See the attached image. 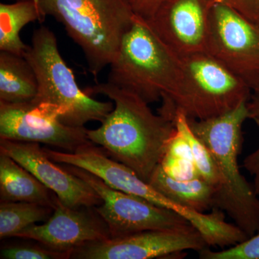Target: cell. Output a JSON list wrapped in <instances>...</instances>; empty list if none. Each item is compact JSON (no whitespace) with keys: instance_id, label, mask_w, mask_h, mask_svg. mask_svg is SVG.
Instances as JSON below:
<instances>
[{"instance_id":"cell-1","label":"cell","mask_w":259,"mask_h":259,"mask_svg":"<svg viewBox=\"0 0 259 259\" xmlns=\"http://www.w3.org/2000/svg\"><path fill=\"white\" fill-rule=\"evenodd\" d=\"M84 91L107 97L114 104L100 127L88 130L89 140L148 182L176 131L175 121L153 113L149 104L136 94L107 81Z\"/></svg>"},{"instance_id":"cell-2","label":"cell","mask_w":259,"mask_h":259,"mask_svg":"<svg viewBox=\"0 0 259 259\" xmlns=\"http://www.w3.org/2000/svg\"><path fill=\"white\" fill-rule=\"evenodd\" d=\"M250 118L248 102L214 118L188 119L192 132L209 148L217 164L221 183L214 209L228 214L248 238L259 233V197L240 171L238 157L243 142L242 127Z\"/></svg>"},{"instance_id":"cell-3","label":"cell","mask_w":259,"mask_h":259,"mask_svg":"<svg viewBox=\"0 0 259 259\" xmlns=\"http://www.w3.org/2000/svg\"><path fill=\"white\" fill-rule=\"evenodd\" d=\"M107 82L136 94L148 104L171 97L182 78V63L148 21L135 15L114 60Z\"/></svg>"},{"instance_id":"cell-4","label":"cell","mask_w":259,"mask_h":259,"mask_svg":"<svg viewBox=\"0 0 259 259\" xmlns=\"http://www.w3.org/2000/svg\"><path fill=\"white\" fill-rule=\"evenodd\" d=\"M44 16L64 25L97 78L114 60L135 14L131 0H37Z\"/></svg>"},{"instance_id":"cell-5","label":"cell","mask_w":259,"mask_h":259,"mask_svg":"<svg viewBox=\"0 0 259 259\" xmlns=\"http://www.w3.org/2000/svg\"><path fill=\"white\" fill-rule=\"evenodd\" d=\"M24 56L37 77V95L31 102L54 107L65 125L81 127L90 121L102 122L113 110V102L98 101L81 90L61 56L55 34L48 27L34 30Z\"/></svg>"},{"instance_id":"cell-6","label":"cell","mask_w":259,"mask_h":259,"mask_svg":"<svg viewBox=\"0 0 259 259\" xmlns=\"http://www.w3.org/2000/svg\"><path fill=\"white\" fill-rule=\"evenodd\" d=\"M182 78L171 97H162L158 113L171 118L182 111L188 119L204 120L235 110L249 101L251 89L207 53L181 58Z\"/></svg>"},{"instance_id":"cell-7","label":"cell","mask_w":259,"mask_h":259,"mask_svg":"<svg viewBox=\"0 0 259 259\" xmlns=\"http://www.w3.org/2000/svg\"><path fill=\"white\" fill-rule=\"evenodd\" d=\"M61 165L70 173L86 182L101 197L102 203L95 209L106 223L110 238L148 230L177 229L193 226L175 211L158 207L134 194L115 190L96 175L83 168Z\"/></svg>"},{"instance_id":"cell-8","label":"cell","mask_w":259,"mask_h":259,"mask_svg":"<svg viewBox=\"0 0 259 259\" xmlns=\"http://www.w3.org/2000/svg\"><path fill=\"white\" fill-rule=\"evenodd\" d=\"M207 54L251 90L259 87V25L218 1L211 12Z\"/></svg>"},{"instance_id":"cell-9","label":"cell","mask_w":259,"mask_h":259,"mask_svg":"<svg viewBox=\"0 0 259 259\" xmlns=\"http://www.w3.org/2000/svg\"><path fill=\"white\" fill-rule=\"evenodd\" d=\"M88 130L62 123L56 109L47 104L0 101V139L46 144L74 152L93 143Z\"/></svg>"},{"instance_id":"cell-10","label":"cell","mask_w":259,"mask_h":259,"mask_svg":"<svg viewBox=\"0 0 259 259\" xmlns=\"http://www.w3.org/2000/svg\"><path fill=\"white\" fill-rule=\"evenodd\" d=\"M207 242L194 226L177 229L148 230L109 238L76 248L71 258L150 259L176 254L185 250L207 248Z\"/></svg>"},{"instance_id":"cell-11","label":"cell","mask_w":259,"mask_h":259,"mask_svg":"<svg viewBox=\"0 0 259 259\" xmlns=\"http://www.w3.org/2000/svg\"><path fill=\"white\" fill-rule=\"evenodd\" d=\"M216 1L164 0L148 22L162 41L179 57L207 54L209 20Z\"/></svg>"},{"instance_id":"cell-12","label":"cell","mask_w":259,"mask_h":259,"mask_svg":"<svg viewBox=\"0 0 259 259\" xmlns=\"http://www.w3.org/2000/svg\"><path fill=\"white\" fill-rule=\"evenodd\" d=\"M15 237L32 240L49 249L70 255L76 248L111 238L106 223L95 207L71 208L59 199L45 223L32 225Z\"/></svg>"},{"instance_id":"cell-13","label":"cell","mask_w":259,"mask_h":259,"mask_svg":"<svg viewBox=\"0 0 259 259\" xmlns=\"http://www.w3.org/2000/svg\"><path fill=\"white\" fill-rule=\"evenodd\" d=\"M0 153L31 172L67 207H95L102 203L101 197L86 182L51 160L40 144L0 139Z\"/></svg>"},{"instance_id":"cell-14","label":"cell","mask_w":259,"mask_h":259,"mask_svg":"<svg viewBox=\"0 0 259 259\" xmlns=\"http://www.w3.org/2000/svg\"><path fill=\"white\" fill-rule=\"evenodd\" d=\"M0 200L30 202L55 209L59 198L27 168L0 153Z\"/></svg>"},{"instance_id":"cell-15","label":"cell","mask_w":259,"mask_h":259,"mask_svg":"<svg viewBox=\"0 0 259 259\" xmlns=\"http://www.w3.org/2000/svg\"><path fill=\"white\" fill-rule=\"evenodd\" d=\"M153 187L176 203L197 212L214 209L217 189L202 178L177 180L158 165L148 181Z\"/></svg>"},{"instance_id":"cell-16","label":"cell","mask_w":259,"mask_h":259,"mask_svg":"<svg viewBox=\"0 0 259 259\" xmlns=\"http://www.w3.org/2000/svg\"><path fill=\"white\" fill-rule=\"evenodd\" d=\"M37 92L36 75L25 56L0 51V101L31 102Z\"/></svg>"},{"instance_id":"cell-17","label":"cell","mask_w":259,"mask_h":259,"mask_svg":"<svg viewBox=\"0 0 259 259\" xmlns=\"http://www.w3.org/2000/svg\"><path fill=\"white\" fill-rule=\"evenodd\" d=\"M37 0H20L0 4V51L24 56L28 50L20 37L24 27L33 22L45 20Z\"/></svg>"},{"instance_id":"cell-18","label":"cell","mask_w":259,"mask_h":259,"mask_svg":"<svg viewBox=\"0 0 259 259\" xmlns=\"http://www.w3.org/2000/svg\"><path fill=\"white\" fill-rule=\"evenodd\" d=\"M54 209L41 204L23 202L0 203V238L15 237L32 225L46 222Z\"/></svg>"},{"instance_id":"cell-19","label":"cell","mask_w":259,"mask_h":259,"mask_svg":"<svg viewBox=\"0 0 259 259\" xmlns=\"http://www.w3.org/2000/svg\"><path fill=\"white\" fill-rule=\"evenodd\" d=\"M172 119L177 131L185 138L192 151L196 168L199 177L216 189L221 183V177L215 161L209 148L192 132L187 116L182 111H176Z\"/></svg>"},{"instance_id":"cell-20","label":"cell","mask_w":259,"mask_h":259,"mask_svg":"<svg viewBox=\"0 0 259 259\" xmlns=\"http://www.w3.org/2000/svg\"><path fill=\"white\" fill-rule=\"evenodd\" d=\"M160 165L166 175L175 180H190L200 177L190 146L177 128L167 144Z\"/></svg>"},{"instance_id":"cell-21","label":"cell","mask_w":259,"mask_h":259,"mask_svg":"<svg viewBox=\"0 0 259 259\" xmlns=\"http://www.w3.org/2000/svg\"><path fill=\"white\" fill-rule=\"evenodd\" d=\"M199 255L202 259H259V233L228 249L214 251L204 248Z\"/></svg>"},{"instance_id":"cell-22","label":"cell","mask_w":259,"mask_h":259,"mask_svg":"<svg viewBox=\"0 0 259 259\" xmlns=\"http://www.w3.org/2000/svg\"><path fill=\"white\" fill-rule=\"evenodd\" d=\"M68 253L55 251L40 245H20L1 250L2 259H68Z\"/></svg>"},{"instance_id":"cell-23","label":"cell","mask_w":259,"mask_h":259,"mask_svg":"<svg viewBox=\"0 0 259 259\" xmlns=\"http://www.w3.org/2000/svg\"><path fill=\"white\" fill-rule=\"evenodd\" d=\"M253 91L250 102H248L250 119H253L259 125V87ZM243 167L253 177V187L259 197V147L245 158Z\"/></svg>"},{"instance_id":"cell-24","label":"cell","mask_w":259,"mask_h":259,"mask_svg":"<svg viewBox=\"0 0 259 259\" xmlns=\"http://www.w3.org/2000/svg\"><path fill=\"white\" fill-rule=\"evenodd\" d=\"M259 25V0H217Z\"/></svg>"},{"instance_id":"cell-25","label":"cell","mask_w":259,"mask_h":259,"mask_svg":"<svg viewBox=\"0 0 259 259\" xmlns=\"http://www.w3.org/2000/svg\"><path fill=\"white\" fill-rule=\"evenodd\" d=\"M163 2L164 0H131V4L135 15L148 21L153 18Z\"/></svg>"},{"instance_id":"cell-26","label":"cell","mask_w":259,"mask_h":259,"mask_svg":"<svg viewBox=\"0 0 259 259\" xmlns=\"http://www.w3.org/2000/svg\"><path fill=\"white\" fill-rule=\"evenodd\" d=\"M15 1H20V0H15Z\"/></svg>"}]
</instances>
